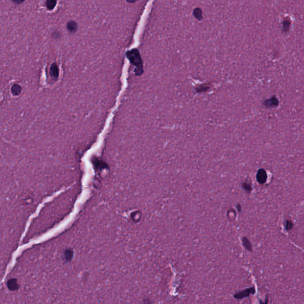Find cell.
<instances>
[{"label": "cell", "instance_id": "1", "mask_svg": "<svg viewBox=\"0 0 304 304\" xmlns=\"http://www.w3.org/2000/svg\"><path fill=\"white\" fill-rule=\"evenodd\" d=\"M255 293H256L255 288L254 287H251L244 290L238 292L237 293H235L233 297L237 299H242L245 298L249 297L250 295H255Z\"/></svg>", "mask_w": 304, "mask_h": 304}, {"label": "cell", "instance_id": "2", "mask_svg": "<svg viewBox=\"0 0 304 304\" xmlns=\"http://www.w3.org/2000/svg\"><path fill=\"white\" fill-rule=\"evenodd\" d=\"M257 181L261 184H264L266 181H267V173L266 171L263 169H259L257 173Z\"/></svg>", "mask_w": 304, "mask_h": 304}, {"label": "cell", "instance_id": "3", "mask_svg": "<svg viewBox=\"0 0 304 304\" xmlns=\"http://www.w3.org/2000/svg\"><path fill=\"white\" fill-rule=\"evenodd\" d=\"M50 74L51 77L54 79H57L59 75V69L57 65L55 63H54L51 66L50 69Z\"/></svg>", "mask_w": 304, "mask_h": 304}, {"label": "cell", "instance_id": "4", "mask_svg": "<svg viewBox=\"0 0 304 304\" xmlns=\"http://www.w3.org/2000/svg\"><path fill=\"white\" fill-rule=\"evenodd\" d=\"M11 92L12 93V94L15 96H17L19 95L20 94L21 92H22V88L20 86H19V84H14L12 87H11Z\"/></svg>", "mask_w": 304, "mask_h": 304}, {"label": "cell", "instance_id": "5", "mask_svg": "<svg viewBox=\"0 0 304 304\" xmlns=\"http://www.w3.org/2000/svg\"><path fill=\"white\" fill-rule=\"evenodd\" d=\"M67 29L71 32H75L78 28L77 24L74 21H70L67 23Z\"/></svg>", "mask_w": 304, "mask_h": 304}, {"label": "cell", "instance_id": "6", "mask_svg": "<svg viewBox=\"0 0 304 304\" xmlns=\"http://www.w3.org/2000/svg\"><path fill=\"white\" fill-rule=\"evenodd\" d=\"M242 244H243V245L245 247L246 250H247L249 251H252V245H251V242H250V241L246 238H243Z\"/></svg>", "mask_w": 304, "mask_h": 304}, {"label": "cell", "instance_id": "7", "mask_svg": "<svg viewBox=\"0 0 304 304\" xmlns=\"http://www.w3.org/2000/svg\"><path fill=\"white\" fill-rule=\"evenodd\" d=\"M56 4H57V1H56L49 0V1H46V7L48 8V9H49V10H52L55 7Z\"/></svg>", "mask_w": 304, "mask_h": 304}, {"label": "cell", "instance_id": "8", "mask_svg": "<svg viewBox=\"0 0 304 304\" xmlns=\"http://www.w3.org/2000/svg\"><path fill=\"white\" fill-rule=\"evenodd\" d=\"M277 103H278V102H277V99H276V98H275V97H273V99H270V100L268 101H267V102H266V105H270V106H275V105H276L277 104Z\"/></svg>", "mask_w": 304, "mask_h": 304}, {"label": "cell", "instance_id": "9", "mask_svg": "<svg viewBox=\"0 0 304 304\" xmlns=\"http://www.w3.org/2000/svg\"><path fill=\"white\" fill-rule=\"evenodd\" d=\"M285 227H286V230H290L293 228V223L289 220H287L286 222V226H285Z\"/></svg>", "mask_w": 304, "mask_h": 304}, {"label": "cell", "instance_id": "10", "mask_svg": "<svg viewBox=\"0 0 304 304\" xmlns=\"http://www.w3.org/2000/svg\"><path fill=\"white\" fill-rule=\"evenodd\" d=\"M143 304H153V302L152 301V300L150 299H148V298H144L143 301Z\"/></svg>", "mask_w": 304, "mask_h": 304}, {"label": "cell", "instance_id": "11", "mask_svg": "<svg viewBox=\"0 0 304 304\" xmlns=\"http://www.w3.org/2000/svg\"><path fill=\"white\" fill-rule=\"evenodd\" d=\"M244 188H245L246 191H251V186L250 184H245L244 185Z\"/></svg>", "mask_w": 304, "mask_h": 304}, {"label": "cell", "instance_id": "12", "mask_svg": "<svg viewBox=\"0 0 304 304\" xmlns=\"http://www.w3.org/2000/svg\"><path fill=\"white\" fill-rule=\"evenodd\" d=\"M259 302H260V304H268V296L267 295L266 296V299H265V301L263 302L262 301L261 299L259 300Z\"/></svg>", "mask_w": 304, "mask_h": 304}]
</instances>
